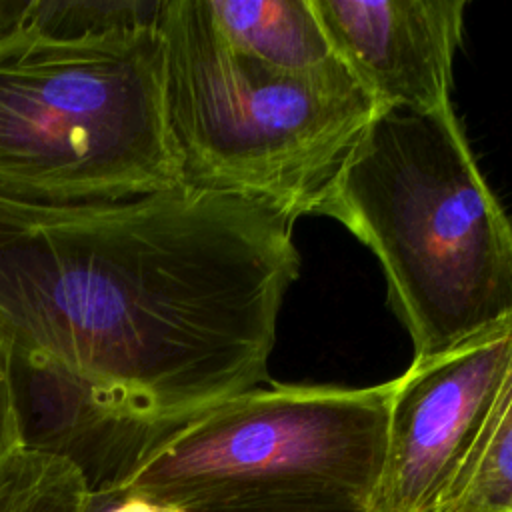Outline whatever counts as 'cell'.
Wrapping results in <instances>:
<instances>
[{
  "label": "cell",
  "instance_id": "6da1fadb",
  "mask_svg": "<svg viewBox=\"0 0 512 512\" xmlns=\"http://www.w3.org/2000/svg\"><path fill=\"white\" fill-rule=\"evenodd\" d=\"M296 218L188 184L124 198L0 186V344L26 446L74 462L98 506L172 430L268 382Z\"/></svg>",
  "mask_w": 512,
  "mask_h": 512
},
{
  "label": "cell",
  "instance_id": "7a4b0ae2",
  "mask_svg": "<svg viewBox=\"0 0 512 512\" xmlns=\"http://www.w3.org/2000/svg\"><path fill=\"white\" fill-rule=\"evenodd\" d=\"M310 214L338 220L374 252L412 362L512 322V222L452 106L378 112Z\"/></svg>",
  "mask_w": 512,
  "mask_h": 512
},
{
  "label": "cell",
  "instance_id": "3957f363",
  "mask_svg": "<svg viewBox=\"0 0 512 512\" xmlns=\"http://www.w3.org/2000/svg\"><path fill=\"white\" fill-rule=\"evenodd\" d=\"M166 110L184 184L310 214L380 112L330 56L280 70L234 50L206 0H162Z\"/></svg>",
  "mask_w": 512,
  "mask_h": 512
},
{
  "label": "cell",
  "instance_id": "277c9868",
  "mask_svg": "<svg viewBox=\"0 0 512 512\" xmlns=\"http://www.w3.org/2000/svg\"><path fill=\"white\" fill-rule=\"evenodd\" d=\"M156 22L82 38L22 26L0 42V186L124 198L184 184Z\"/></svg>",
  "mask_w": 512,
  "mask_h": 512
},
{
  "label": "cell",
  "instance_id": "5b68a950",
  "mask_svg": "<svg viewBox=\"0 0 512 512\" xmlns=\"http://www.w3.org/2000/svg\"><path fill=\"white\" fill-rule=\"evenodd\" d=\"M390 398L392 380L258 386L164 436L116 498L136 494L180 512H368Z\"/></svg>",
  "mask_w": 512,
  "mask_h": 512
},
{
  "label": "cell",
  "instance_id": "8992f818",
  "mask_svg": "<svg viewBox=\"0 0 512 512\" xmlns=\"http://www.w3.org/2000/svg\"><path fill=\"white\" fill-rule=\"evenodd\" d=\"M512 378V322L392 380L368 512H432Z\"/></svg>",
  "mask_w": 512,
  "mask_h": 512
},
{
  "label": "cell",
  "instance_id": "52a82bcc",
  "mask_svg": "<svg viewBox=\"0 0 512 512\" xmlns=\"http://www.w3.org/2000/svg\"><path fill=\"white\" fill-rule=\"evenodd\" d=\"M336 56L380 112L452 106L464 0H310Z\"/></svg>",
  "mask_w": 512,
  "mask_h": 512
},
{
  "label": "cell",
  "instance_id": "ba28073f",
  "mask_svg": "<svg viewBox=\"0 0 512 512\" xmlns=\"http://www.w3.org/2000/svg\"><path fill=\"white\" fill-rule=\"evenodd\" d=\"M222 38L280 70H308L332 56L310 0H206Z\"/></svg>",
  "mask_w": 512,
  "mask_h": 512
},
{
  "label": "cell",
  "instance_id": "9c48e42d",
  "mask_svg": "<svg viewBox=\"0 0 512 512\" xmlns=\"http://www.w3.org/2000/svg\"><path fill=\"white\" fill-rule=\"evenodd\" d=\"M432 512H512V378Z\"/></svg>",
  "mask_w": 512,
  "mask_h": 512
},
{
  "label": "cell",
  "instance_id": "30bf717a",
  "mask_svg": "<svg viewBox=\"0 0 512 512\" xmlns=\"http://www.w3.org/2000/svg\"><path fill=\"white\" fill-rule=\"evenodd\" d=\"M0 512H94V498L74 462L24 444L0 468Z\"/></svg>",
  "mask_w": 512,
  "mask_h": 512
},
{
  "label": "cell",
  "instance_id": "8fae6325",
  "mask_svg": "<svg viewBox=\"0 0 512 512\" xmlns=\"http://www.w3.org/2000/svg\"><path fill=\"white\" fill-rule=\"evenodd\" d=\"M162 0H32L24 28L52 38L100 36L156 22Z\"/></svg>",
  "mask_w": 512,
  "mask_h": 512
},
{
  "label": "cell",
  "instance_id": "7c38bea8",
  "mask_svg": "<svg viewBox=\"0 0 512 512\" xmlns=\"http://www.w3.org/2000/svg\"><path fill=\"white\" fill-rule=\"evenodd\" d=\"M22 416L8 350L0 344V468L24 446Z\"/></svg>",
  "mask_w": 512,
  "mask_h": 512
},
{
  "label": "cell",
  "instance_id": "4fadbf2b",
  "mask_svg": "<svg viewBox=\"0 0 512 512\" xmlns=\"http://www.w3.org/2000/svg\"><path fill=\"white\" fill-rule=\"evenodd\" d=\"M30 4L32 0H0V42L24 26Z\"/></svg>",
  "mask_w": 512,
  "mask_h": 512
},
{
  "label": "cell",
  "instance_id": "5bb4252c",
  "mask_svg": "<svg viewBox=\"0 0 512 512\" xmlns=\"http://www.w3.org/2000/svg\"><path fill=\"white\" fill-rule=\"evenodd\" d=\"M94 512H180V510L152 502V500L136 496V494H122V496L98 506Z\"/></svg>",
  "mask_w": 512,
  "mask_h": 512
},
{
  "label": "cell",
  "instance_id": "9a60e30c",
  "mask_svg": "<svg viewBox=\"0 0 512 512\" xmlns=\"http://www.w3.org/2000/svg\"><path fill=\"white\" fill-rule=\"evenodd\" d=\"M284 512H366V510H352V508H318V510H284Z\"/></svg>",
  "mask_w": 512,
  "mask_h": 512
}]
</instances>
